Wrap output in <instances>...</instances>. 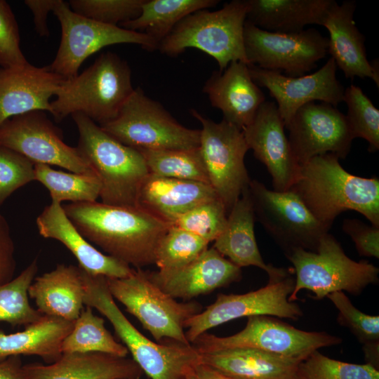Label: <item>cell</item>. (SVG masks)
<instances>
[{
    "instance_id": "obj_18",
    "label": "cell",
    "mask_w": 379,
    "mask_h": 379,
    "mask_svg": "<svg viewBox=\"0 0 379 379\" xmlns=\"http://www.w3.org/2000/svg\"><path fill=\"white\" fill-rule=\"evenodd\" d=\"M248 69L253 81L267 88L276 100L285 127L296 111L308 102L319 100L336 107L344 99L345 88L337 79V66L332 58L317 72L295 77L255 65H248Z\"/></svg>"
},
{
    "instance_id": "obj_20",
    "label": "cell",
    "mask_w": 379,
    "mask_h": 379,
    "mask_svg": "<svg viewBox=\"0 0 379 379\" xmlns=\"http://www.w3.org/2000/svg\"><path fill=\"white\" fill-rule=\"evenodd\" d=\"M149 279L175 299L190 300L239 281L241 270L213 247L192 262L171 270L147 271Z\"/></svg>"
},
{
    "instance_id": "obj_46",
    "label": "cell",
    "mask_w": 379,
    "mask_h": 379,
    "mask_svg": "<svg viewBox=\"0 0 379 379\" xmlns=\"http://www.w3.org/2000/svg\"><path fill=\"white\" fill-rule=\"evenodd\" d=\"M15 267V246L10 227L0 213V285L13 279Z\"/></svg>"
},
{
    "instance_id": "obj_33",
    "label": "cell",
    "mask_w": 379,
    "mask_h": 379,
    "mask_svg": "<svg viewBox=\"0 0 379 379\" xmlns=\"http://www.w3.org/2000/svg\"><path fill=\"white\" fill-rule=\"evenodd\" d=\"M62 353L100 352L126 357V347L118 343L105 326V320L86 305L75 320L72 331L65 338Z\"/></svg>"
},
{
    "instance_id": "obj_23",
    "label": "cell",
    "mask_w": 379,
    "mask_h": 379,
    "mask_svg": "<svg viewBox=\"0 0 379 379\" xmlns=\"http://www.w3.org/2000/svg\"><path fill=\"white\" fill-rule=\"evenodd\" d=\"M355 1H333L324 20L329 32L328 53L347 79L370 78L379 86L378 60L366 57L365 36L354 20Z\"/></svg>"
},
{
    "instance_id": "obj_39",
    "label": "cell",
    "mask_w": 379,
    "mask_h": 379,
    "mask_svg": "<svg viewBox=\"0 0 379 379\" xmlns=\"http://www.w3.org/2000/svg\"><path fill=\"white\" fill-rule=\"evenodd\" d=\"M228 213L219 198L204 201L170 223L208 242L214 241L223 232Z\"/></svg>"
},
{
    "instance_id": "obj_5",
    "label": "cell",
    "mask_w": 379,
    "mask_h": 379,
    "mask_svg": "<svg viewBox=\"0 0 379 379\" xmlns=\"http://www.w3.org/2000/svg\"><path fill=\"white\" fill-rule=\"evenodd\" d=\"M72 117L79 135L77 147L100 181L101 202L136 206L138 191L149 174L142 154L112 138L87 117L74 114Z\"/></svg>"
},
{
    "instance_id": "obj_11",
    "label": "cell",
    "mask_w": 379,
    "mask_h": 379,
    "mask_svg": "<svg viewBox=\"0 0 379 379\" xmlns=\"http://www.w3.org/2000/svg\"><path fill=\"white\" fill-rule=\"evenodd\" d=\"M190 113L201 124L199 149L210 185L229 213L251 180L244 164L249 148L243 131L223 119L216 123L195 109Z\"/></svg>"
},
{
    "instance_id": "obj_25",
    "label": "cell",
    "mask_w": 379,
    "mask_h": 379,
    "mask_svg": "<svg viewBox=\"0 0 379 379\" xmlns=\"http://www.w3.org/2000/svg\"><path fill=\"white\" fill-rule=\"evenodd\" d=\"M133 359L100 352L63 353L55 361L23 365L22 379H139Z\"/></svg>"
},
{
    "instance_id": "obj_15",
    "label": "cell",
    "mask_w": 379,
    "mask_h": 379,
    "mask_svg": "<svg viewBox=\"0 0 379 379\" xmlns=\"http://www.w3.org/2000/svg\"><path fill=\"white\" fill-rule=\"evenodd\" d=\"M295 285L290 274L244 294H222L205 310L185 322V335L192 344L209 329L244 317L267 315L298 320L302 312L298 304L288 301Z\"/></svg>"
},
{
    "instance_id": "obj_32",
    "label": "cell",
    "mask_w": 379,
    "mask_h": 379,
    "mask_svg": "<svg viewBox=\"0 0 379 379\" xmlns=\"http://www.w3.org/2000/svg\"><path fill=\"white\" fill-rule=\"evenodd\" d=\"M219 2L217 0H145L140 15L119 26L147 34L159 46L183 18L196 11L214 7Z\"/></svg>"
},
{
    "instance_id": "obj_28",
    "label": "cell",
    "mask_w": 379,
    "mask_h": 379,
    "mask_svg": "<svg viewBox=\"0 0 379 379\" xmlns=\"http://www.w3.org/2000/svg\"><path fill=\"white\" fill-rule=\"evenodd\" d=\"M28 295L42 315L75 321L85 305L80 267L58 265L53 270L34 279Z\"/></svg>"
},
{
    "instance_id": "obj_21",
    "label": "cell",
    "mask_w": 379,
    "mask_h": 379,
    "mask_svg": "<svg viewBox=\"0 0 379 379\" xmlns=\"http://www.w3.org/2000/svg\"><path fill=\"white\" fill-rule=\"evenodd\" d=\"M50 66L30 63L0 67V126L11 117L33 111L51 112L50 99L63 81Z\"/></svg>"
},
{
    "instance_id": "obj_26",
    "label": "cell",
    "mask_w": 379,
    "mask_h": 379,
    "mask_svg": "<svg viewBox=\"0 0 379 379\" xmlns=\"http://www.w3.org/2000/svg\"><path fill=\"white\" fill-rule=\"evenodd\" d=\"M255 215L249 188H246L227 215L226 226L214 241L213 248L241 268L255 266L265 271L269 281L283 279L287 270L267 265L259 251L254 233Z\"/></svg>"
},
{
    "instance_id": "obj_2",
    "label": "cell",
    "mask_w": 379,
    "mask_h": 379,
    "mask_svg": "<svg viewBox=\"0 0 379 379\" xmlns=\"http://www.w3.org/2000/svg\"><path fill=\"white\" fill-rule=\"evenodd\" d=\"M325 225L343 212L354 211L379 227V179L352 175L333 154L315 156L300 165L290 189Z\"/></svg>"
},
{
    "instance_id": "obj_40",
    "label": "cell",
    "mask_w": 379,
    "mask_h": 379,
    "mask_svg": "<svg viewBox=\"0 0 379 379\" xmlns=\"http://www.w3.org/2000/svg\"><path fill=\"white\" fill-rule=\"evenodd\" d=\"M299 379H379L372 366L338 361L313 352L298 366Z\"/></svg>"
},
{
    "instance_id": "obj_8",
    "label": "cell",
    "mask_w": 379,
    "mask_h": 379,
    "mask_svg": "<svg viewBox=\"0 0 379 379\" xmlns=\"http://www.w3.org/2000/svg\"><path fill=\"white\" fill-rule=\"evenodd\" d=\"M112 138L138 150L198 148L200 130L180 124L158 101L138 87L113 120L100 126Z\"/></svg>"
},
{
    "instance_id": "obj_9",
    "label": "cell",
    "mask_w": 379,
    "mask_h": 379,
    "mask_svg": "<svg viewBox=\"0 0 379 379\" xmlns=\"http://www.w3.org/2000/svg\"><path fill=\"white\" fill-rule=\"evenodd\" d=\"M108 289L114 299L133 315L159 343L168 339L185 345V322L202 311L198 302H178L148 277L147 271L134 269L124 278L106 277Z\"/></svg>"
},
{
    "instance_id": "obj_17",
    "label": "cell",
    "mask_w": 379,
    "mask_h": 379,
    "mask_svg": "<svg viewBox=\"0 0 379 379\" xmlns=\"http://www.w3.org/2000/svg\"><path fill=\"white\" fill-rule=\"evenodd\" d=\"M285 128L289 132L290 147L300 165L324 154L345 159L354 140L345 115L322 102H310L300 107Z\"/></svg>"
},
{
    "instance_id": "obj_13",
    "label": "cell",
    "mask_w": 379,
    "mask_h": 379,
    "mask_svg": "<svg viewBox=\"0 0 379 379\" xmlns=\"http://www.w3.org/2000/svg\"><path fill=\"white\" fill-rule=\"evenodd\" d=\"M249 192L257 219L284 253L296 248L315 251L331 229L318 220L293 191L277 192L251 180Z\"/></svg>"
},
{
    "instance_id": "obj_30",
    "label": "cell",
    "mask_w": 379,
    "mask_h": 379,
    "mask_svg": "<svg viewBox=\"0 0 379 379\" xmlns=\"http://www.w3.org/2000/svg\"><path fill=\"white\" fill-rule=\"evenodd\" d=\"M333 0H247L246 21L272 32L291 34L324 25Z\"/></svg>"
},
{
    "instance_id": "obj_3",
    "label": "cell",
    "mask_w": 379,
    "mask_h": 379,
    "mask_svg": "<svg viewBox=\"0 0 379 379\" xmlns=\"http://www.w3.org/2000/svg\"><path fill=\"white\" fill-rule=\"evenodd\" d=\"M81 270L84 305L95 308L108 319L133 360L149 379H186L200 364V354L192 345L173 341L156 343L144 335L116 304L106 277L92 275Z\"/></svg>"
},
{
    "instance_id": "obj_6",
    "label": "cell",
    "mask_w": 379,
    "mask_h": 379,
    "mask_svg": "<svg viewBox=\"0 0 379 379\" xmlns=\"http://www.w3.org/2000/svg\"><path fill=\"white\" fill-rule=\"evenodd\" d=\"M248 11L247 0H233L218 11L207 9L183 18L160 43L162 54L176 57L188 48L213 57L225 70L233 61L248 64L244 44V28Z\"/></svg>"
},
{
    "instance_id": "obj_48",
    "label": "cell",
    "mask_w": 379,
    "mask_h": 379,
    "mask_svg": "<svg viewBox=\"0 0 379 379\" xmlns=\"http://www.w3.org/2000/svg\"><path fill=\"white\" fill-rule=\"evenodd\" d=\"M20 356H12L0 361V379H22Z\"/></svg>"
},
{
    "instance_id": "obj_19",
    "label": "cell",
    "mask_w": 379,
    "mask_h": 379,
    "mask_svg": "<svg viewBox=\"0 0 379 379\" xmlns=\"http://www.w3.org/2000/svg\"><path fill=\"white\" fill-rule=\"evenodd\" d=\"M284 128L276 103L265 101L252 123L242 129L249 149L266 166L277 192L289 190L300 170Z\"/></svg>"
},
{
    "instance_id": "obj_34",
    "label": "cell",
    "mask_w": 379,
    "mask_h": 379,
    "mask_svg": "<svg viewBox=\"0 0 379 379\" xmlns=\"http://www.w3.org/2000/svg\"><path fill=\"white\" fill-rule=\"evenodd\" d=\"M34 175L53 201L93 202L100 197L101 183L97 175L63 172L43 164H34Z\"/></svg>"
},
{
    "instance_id": "obj_50",
    "label": "cell",
    "mask_w": 379,
    "mask_h": 379,
    "mask_svg": "<svg viewBox=\"0 0 379 379\" xmlns=\"http://www.w3.org/2000/svg\"><path fill=\"white\" fill-rule=\"evenodd\" d=\"M186 379H199L197 375L195 374L194 373V370L193 371H192L191 373H190Z\"/></svg>"
},
{
    "instance_id": "obj_37",
    "label": "cell",
    "mask_w": 379,
    "mask_h": 379,
    "mask_svg": "<svg viewBox=\"0 0 379 379\" xmlns=\"http://www.w3.org/2000/svg\"><path fill=\"white\" fill-rule=\"evenodd\" d=\"M347 107L346 119L353 139L361 138L368 142V150L379 149V109L363 92L354 84L345 89L344 99Z\"/></svg>"
},
{
    "instance_id": "obj_7",
    "label": "cell",
    "mask_w": 379,
    "mask_h": 379,
    "mask_svg": "<svg viewBox=\"0 0 379 379\" xmlns=\"http://www.w3.org/2000/svg\"><path fill=\"white\" fill-rule=\"evenodd\" d=\"M285 255L296 274L289 302L296 300L302 289L309 290L315 299L320 300L336 291L358 295L369 284L378 281L377 267L367 260L357 262L350 258L328 232L320 239L315 251L296 248Z\"/></svg>"
},
{
    "instance_id": "obj_45",
    "label": "cell",
    "mask_w": 379,
    "mask_h": 379,
    "mask_svg": "<svg viewBox=\"0 0 379 379\" xmlns=\"http://www.w3.org/2000/svg\"><path fill=\"white\" fill-rule=\"evenodd\" d=\"M343 231L349 235L361 256L379 258V227L357 219H345Z\"/></svg>"
},
{
    "instance_id": "obj_10",
    "label": "cell",
    "mask_w": 379,
    "mask_h": 379,
    "mask_svg": "<svg viewBox=\"0 0 379 379\" xmlns=\"http://www.w3.org/2000/svg\"><path fill=\"white\" fill-rule=\"evenodd\" d=\"M342 340L324 331H305L267 315L248 317L244 328L229 336L207 332L192 345L199 353L248 348L302 361L320 348L341 343Z\"/></svg>"
},
{
    "instance_id": "obj_29",
    "label": "cell",
    "mask_w": 379,
    "mask_h": 379,
    "mask_svg": "<svg viewBox=\"0 0 379 379\" xmlns=\"http://www.w3.org/2000/svg\"><path fill=\"white\" fill-rule=\"evenodd\" d=\"M199 354L200 364L236 379H299L301 361L264 351L235 348Z\"/></svg>"
},
{
    "instance_id": "obj_41",
    "label": "cell",
    "mask_w": 379,
    "mask_h": 379,
    "mask_svg": "<svg viewBox=\"0 0 379 379\" xmlns=\"http://www.w3.org/2000/svg\"><path fill=\"white\" fill-rule=\"evenodd\" d=\"M145 0H70V8L93 20L113 26L136 18Z\"/></svg>"
},
{
    "instance_id": "obj_47",
    "label": "cell",
    "mask_w": 379,
    "mask_h": 379,
    "mask_svg": "<svg viewBox=\"0 0 379 379\" xmlns=\"http://www.w3.org/2000/svg\"><path fill=\"white\" fill-rule=\"evenodd\" d=\"M58 0H25V4L31 11L34 17L36 32L40 36L48 37L49 29L47 18L53 12Z\"/></svg>"
},
{
    "instance_id": "obj_43",
    "label": "cell",
    "mask_w": 379,
    "mask_h": 379,
    "mask_svg": "<svg viewBox=\"0 0 379 379\" xmlns=\"http://www.w3.org/2000/svg\"><path fill=\"white\" fill-rule=\"evenodd\" d=\"M34 163L0 144V207L20 187L35 180Z\"/></svg>"
},
{
    "instance_id": "obj_1",
    "label": "cell",
    "mask_w": 379,
    "mask_h": 379,
    "mask_svg": "<svg viewBox=\"0 0 379 379\" xmlns=\"http://www.w3.org/2000/svg\"><path fill=\"white\" fill-rule=\"evenodd\" d=\"M62 206L89 242L135 269L154 264L157 246L171 226L137 206H112L97 201Z\"/></svg>"
},
{
    "instance_id": "obj_36",
    "label": "cell",
    "mask_w": 379,
    "mask_h": 379,
    "mask_svg": "<svg viewBox=\"0 0 379 379\" xmlns=\"http://www.w3.org/2000/svg\"><path fill=\"white\" fill-rule=\"evenodd\" d=\"M37 271L38 262L35 258L19 275L0 285V321L12 326H26L43 317L29 301L28 289Z\"/></svg>"
},
{
    "instance_id": "obj_4",
    "label": "cell",
    "mask_w": 379,
    "mask_h": 379,
    "mask_svg": "<svg viewBox=\"0 0 379 379\" xmlns=\"http://www.w3.org/2000/svg\"><path fill=\"white\" fill-rule=\"evenodd\" d=\"M133 91L128 62L107 51L80 74L63 81L51 102V114L57 121L81 114L100 126L117 117Z\"/></svg>"
},
{
    "instance_id": "obj_38",
    "label": "cell",
    "mask_w": 379,
    "mask_h": 379,
    "mask_svg": "<svg viewBox=\"0 0 379 379\" xmlns=\"http://www.w3.org/2000/svg\"><path fill=\"white\" fill-rule=\"evenodd\" d=\"M208 244L192 233L170 226L157 246L154 264L162 270L180 267L199 256Z\"/></svg>"
},
{
    "instance_id": "obj_49",
    "label": "cell",
    "mask_w": 379,
    "mask_h": 379,
    "mask_svg": "<svg viewBox=\"0 0 379 379\" xmlns=\"http://www.w3.org/2000/svg\"><path fill=\"white\" fill-rule=\"evenodd\" d=\"M194 373L199 379H236L201 364L194 368Z\"/></svg>"
},
{
    "instance_id": "obj_12",
    "label": "cell",
    "mask_w": 379,
    "mask_h": 379,
    "mask_svg": "<svg viewBox=\"0 0 379 379\" xmlns=\"http://www.w3.org/2000/svg\"><path fill=\"white\" fill-rule=\"evenodd\" d=\"M53 13L60 22L62 34L56 55L49 66L52 71L65 79L76 77L86 59L107 46L133 44L140 45L148 51L159 48L144 33L81 16L62 0L58 1Z\"/></svg>"
},
{
    "instance_id": "obj_22",
    "label": "cell",
    "mask_w": 379,
    "mask_h": 379,
    "mask_svg": "<svg viewBox=\"0 0 379 379\" xmlns=\"http://www.w3.org/2000/svg\"><path fill=\"white\" fill-rule=\"evenodd\" d=\"M203 91L211 105L221 110L223 119L241 130L252 123L265 101L251 77L248 65L241 61H233L222 72H214Z\"/></svg>"
},
{
    "instance_id": "obj_35",
    "label": "cell",
    "mask_w": 379,
    "mask_h": 379,
    "mask_svg": "<svg viewBox=\"0 0 379 379\" xmlns=\"http://www.w3.org/2000/svg\"><path fill=\"white\" fill-rule=\"evenodd\" d=\"M138 151L142 154L150 174L210 184L199 147Z\"/></svg>"
},
{
    "instance_id": "obj_44",
    "label": "cell",
    "mask_w": 379,
    "mask_h": 379,
    "mask_svg": "<svg viewBox=\"0 0 379 379\" xmlns=\"http://www.w3.org/2000/svg\"><path fill=\"white\" fill-rule=\"evenodd\" d=\"M28 63L20 48L18 24L11 7L0 0V67H16Z\"/></svg>"
},
{
    "instance_id": "obj_14",
    "label": "cell",
    "mask_w": 379,
    "mask_h": 379,
    "mask_svg": "<svg viewBox=\"0 0 379 379\" xmlns=\"http://www.w3.org/2000/svg\"><path fill=\"white\" fill-rule=\"evenodd\" d=\"M244 44L249 65L300 77L328 53V38L314 28L284 34L262 29L246 20Z\"/></svg>"
},
{
    "instance_id": "obj_42",
    "label": "cell",
    "mask_w": 379,
    "mask_h": 379,
    "mask_svg": "<svg viewBox=\"0 0 379 379\" xmlns=\"http://www.w3.org/2000/svg\"><path fill=\"white\" fill-rule=\"evenodd\" d=\"M338 310V322L348 328L363 346L379 343V317L366 314L355 307L343 291L326 296Z\"/></svg>"
},
{
    "instance_id": "obj_27",
    "label": "cell",
    "mask_w": 379,
    "mask_h": 379,
    "mask_svg": "<svg viewBox=\"0 0 379 379\" xmlns=\"http://www.w3.org/2000/svg\"><path fill=\"white\" fill-rule=\"evenodd\" d=\"M215 198L210 184L149 173L138 191L136 206L170 225L194 206Z\"/></svg>"
},
{
    "instance_id": "obj_16",
    "label": "cell",
    "mask_w": 379,
    "mask_h": 379,
    "mask_svg": "<svg viewBox=\"0 0 379 379\" xmlns=\"http://www.w3.org/2000/svg\"><path fill=\"white\" fill-rule=\"evenodd\" d=\"M0 144L34 164L57 166L75 173L97 175L77 147L63 141L60 130L44 111H33L6 120L0 126Z\"/></svg>"
},
{
    "instance_id": "obj_24",
    "label": "cell",
    "mask_w": 379,
    "mask_h": 379,
    "mask_svg": "<svg viewBox=\"0 0 379 379\" xmlns=\"http://www.w3.org/2000/svg\"><path fill=\"white\" fill-rule=\"evenodd\" d=\"M39 234L61 242L74 255L79 266L92 275L110 278L130 276L134 269L95 248L76 228L60 203L53 201L36 218Z\"/></svg>"
},
{
    "instance_id": "obj_31",
    "label": "cell",
    "mask_w": 379,
    "mask_h": 379,
    "mask_svg": "<svg viewBox=\"0 0 379 379\" xmlns=\"http://www.w3.org/2000/svg\"><path fill=\"white\" fill-rule=\"evenodd\" d=\"M74 321L43 315L23 331L6 334L0 328V361L12 356L36 355L47 364L61 355L63 340L72 331Z\"/></svg>"
}]
</instances>
